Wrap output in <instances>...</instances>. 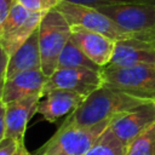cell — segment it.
<instances>
[{
    "label": "cell",
    "instance_id": "cell-1",
    "mask_svg": "<svg viewBox=\"0 0 155 155\" xmlns=\"http://www.w3.org/2000/svg\"><path fill=\"white\" fill-rule=\"evenodd\" d=\"M148 102L124 91L102 85L90 93L85 101L61 124L59 127H82L91 126L105 120H114L119 115Z\"/></svg>",
    "mask_w": 155,
    "mask_h": 155
},
{
    "label": "cell",
    "instance_id": "cell-2",
    "mask_svg": "<svg viewBox=\"0 0 155 155\" xmlns=\"http://www.w3.org/2000/svg\"><path fill=\"white\" fill-rule=\"evenodd\" d=\"M71 38V27L57 10L47 12L39 25V48L41 56V70L48 78L58 64V58Z\"/></svg>",
    "mask_w": 155,
    "mask_h": 155
},
{
    "label": "cell",
    "instance_id": "cell-3",
    "mask_svg": "<svg viewBox=\"0 0 155 155\" xmlns=\"http://www.w3.org/2000/svg\"><path fill=\"white\" fill-rule=\"evenodd\" d=\"M111 121L105 120L82 127H58L36 155H82L97 142Z\"/></svg>",
    "mask_w": 155,
    "mask_h": 155
},
{
    "label": "cell",
    "instance_id": "cell-4",
    "mask_svg": "<svg viewBox=\"0 0 155 155\" xmlns=\"http://www.w3.org/2000/svg\"><path fill=\"white\" fill-rule=\"evenodd\" d=\"M103 85L124 91L128 94L155 101V65L110 67L101 70Z\"/></svg>",
    "mask_w": 155,
    "mask_h": 155
},
{
    "label": "cell",
    "instance_id": "cell-5",
    "mask_svg": "<svg viewBox=\"0 0 155 155\" xmlns=\"http://www.w3.org/2000/svg\"><path fill=\"white\" fill-rule=\"evenodd\" d=\"M124 30L139 39L155 40V4L131 2L96 7Z\"/></svg>",
    "mask_w": 155,
    "mask_h": 155
},
{
    "label": "cell",
    "instance_id": "cell-6",
    "mask_svg": "<svg viewBox=\"0 0 155 155\" xmlns=\"http://www.w3.org/2000/svg\"><path fill=\"white\" fill-rule=\"evenodd\" d=\"M56 10L63 15L70 27H80L91 31H96L115 41L137 38L134 34L120 28L113 19L98 11L96 7L62 0Z\"/></svg>",
    "mask_w": 155,
    "mask_h": 155
},
{
    "label": "cell",
    "instance_id": "cell-7",
    "mask_svg": "<svg viewBox=\"0 0 155 155\" xmlns=\"http://www.w3.org/2000/svg\"><path fill=\"white\" fill-rule=\"evenodd\" d=\"M103 85L101 70L87 68H62L47 78L42 96L52 90H67L87 97Z\"/></svg>",
    "mask_w": 155,
    "mask_h": 155
},
{
    "label": "cell",
    "instance_id": "cell-8",
    "mask_svg": "<svg viewBox=\"0 0 155 155\" xmlns=\"http://www.w3.org/2000/svg\"><path fill=\"white\" fill-rule=\"evenodd\" d=\"M154 124L155 102H148L115 117L109 128L127 147L136 137L147 131Z\"/></svg>",
    "mask_w": 155,
    "mask_h": 155
},
{
    "label": "cell",
    "instance_id": "cell-9",
    "mask_svg": "<svg viewBox=\"0 0 155 155\" xmlns=\"http://www.w3.org/2000/svg\"><path fill=\"white\" fill-rule=\"evenodd\" d=\"M150 64L155 65V40L130 38L115 42V50L110 67H134Z\"/></svg>",
    "mask_w": 155,
    "mask_h": 155
},
{
    "label": "cell",
    "instance_id": "cell-10",
    "mask_svg": "<svg viewBox=\"0 0 155 155\" xmlns=\"http://www.w3.org/2000/svg\"><path fill=\"white\" fill-rule=\"evenodd\" d=\"M70 40L101 68L110 63L115 50V40L80 27H71Z\"/></svg>",
    "mask_w": 155,
    "mask_h": 155
},
{
    "label": "cell",
    "instance_id": "cell-11",
    "mask_svg": "<svg viewBox=\"0 0 155 155\" xmlns=\"http://www.w3.org/2000/svg\"><path fill=\"white\" fill-rule=\"evenodd\" d=\"M47 76L41 69H31L16 74L5 80L1 101L7 104L10 102L21 101L33 96H41L44 92Z\"/></svg>",
    "mask_w": 155,
    "mask_h": 155
},
{
    "label": "cell",
    "instance_id": "cell-12",
    "mask_svg": "<svg viewBox=\"0 0 155 155\" xmlns=\"http://www.w3.org/2000/svg\"><path fill=\"white\" fill-rule=\"evenodd\" d=\"M41 96H33L6 104L5 111V137L18 143H24V134L28 121L36 113Z\"/></svg>",
    "mask_w": 155,
    "mask_h": 155
},
{
    "label": "cell",
    "instance_id": "cell-13",
    "mask_svg": "<svg viewBox=\"0 0 155 155\" xmlns=\"http://www.w3.org/2000/svg\"><path fill=\"white\" fill-rule=\"evenodd\" d=\"M85 98V96L73 91L52 90L41 97L38 103L36 113H39L44 120L56 122L59 117L71 114Z\"/></svg>",
    "mask_w": 155,
    "mask_h": 155
},
{
    "label": "cell",
    "instance_id": "cell-14",
    "mask_svg": "<svg viewBox=\"0 0 155 155\" xmlns=\"http://www.w3.org/2000/svg\"><path fill=\"white\" fill-rule=\"evenodd\" d=\"M41 69V56L39 48V29L35 30L31 36L10 56L5 80L15 76L18 73Z\"/></svg>",
    "mask_w": 155,
    "mask_h": 155
},
{
    "label": "cell",
    "instance_id": "cell-15",
    "mask_svg": "<svg viewBox=\"0 0 155 155\" xmlns=\"http://www.w3.org/2000/svg\"><path fill=\"white\" fill-rule=\"evenodd\" d=\"M45 15L46 13L42 12H31V15L28 17L23 25H21L18 29H16L12 34H10L6 39L0 42V45L5 48L8 56L16 52L31 36V34L39 29V25Z\"/></svg>",
    "mask_w": 155,
    "mask_h": 155
},
{
    "label": "cell",
    "instance_id": "cell-16",
    "mask_svg": "<svg viewBox=\"0 0 155 155\" xmlns=\"http://www.w3.org/2000/svg\"><path fill=\"white\" fill-rule=\"evenodd\" d=\"M62 68H87L93 70H102V68L93 63L71 40L67 42L59 54L57 69Z\"/></svg>",
    "mask_w": 155,
    "mask_h": 155
},
{
    "label": "cell",
    "instance_id": "cell-17",
    "mask_svg": "<svg viewBox=\"0 0 155 155\" xmlns=\"http://www.w3.org/2000/svg\"><path fill=\"white\" fill-rule=\"evenodd\" d=\"M126 145L108 127L97 142L82 155H125Z\"/></svg>",
    "mask_w": 155,
    "mask_h": 155
},
{
    "label": "cell",
    "instance_id": "cell-18",
    "mask_svg": "<svg viewBox=\"0 0 155 155\" xmlns=\"http://www.w3.org/2000/svg\"><path fill=\"white\" fill-rule=\"evenodd\" d=\"M30 15L31 12L28 8L16 1L6 19L0 24V42L6 39L10 34H12L16 29H18L21 25H23Z\"/></svg>",
    "mask_w": 155,
    "mask_h": 155
},
{
    "label": "cell",
    "instance_id": "cell-19",
    "mask_svg": "<svg viewBox=\"0 0 155 155\" xmlns=\"http://www.w3.org/2000/svg\"><path fill=\"white\" fill-rule=\"evenodd\" d=\"M125 155H155V124L126 147Z\"/></svg>",
    "mask_w": 155,
    "mask_h": 155
},
{
    "label": "cell",
    "instance_id": "cell-20",
    "mask_svg": "<svg viewBox=\"0 0 155 155\" xmlns=\"http://www.w3.org/2000/svg\"><path fill=\"white\" fill-rule=\"evenodd\" d=\"M21 5L28 8L30 12H42L47 13L61 4L62 0H17Z\"/></svg>",
    "mask_w": 155,
    "mask_h": 155
},
{
    "label": "cell",
    "instance_id": "cell-21",
    "mask_svg": "<svg viewBox=\"0 0 155 155\" xmlns=\"http://www.w3.org/2000/svg\"><path fill=\"white\" fill-rule=\"evenodd\" d=\"M71 2L98 7L103 5H115V4H131V2H144V4H155V0H68Z\"/></svg>",
    "mask_w": 155,
    "mask_h": 155
},
{
    "label": "cell",
    "instance_id": "cell-22",
    "mask_svg": "<svg viewBox=\"0 0 155 155\" xmlns=\"http://www.w3.org/2000/svg\"><path fill=\"white\" fill-rule=\"evenodd\" d=\"M21 143H18L17 140L5 137L1 142H0V155H15L18 145Z\"/></svg>",
    "mask_w": 155,
    "mask_h": 155
},
{
    "label": "cell",
    "instance_id": "cell-23",
    "mask_svg": "<svg viewBox=\"0 0 155 155\" xmlns=\"http://www.w3.org/2000/svg\"><path fill=\"white\" fill-rule=\"evenodd\" d=\"M8 59H10V56L7 54L5 48L0 45V82L5 81V75H6Z\"/></svg>",
    "mask_w": 155,
    "mask_h": 155
},
{
    "label": "cell",
    "instance_id": "cell-24",
    "mask_svg": "<svg viewBox=\"0 0 155 155\" xmlns=\"http://www.w3.org/2000/svg\"><path fill=\"white\" fill-rule=\"evenodd\" d=\"M17 0H0V24L6 19Z\"/></svg>",
    "mask_w": 155,
    "mask_h": 155
},
{
    "label": "cell",
    "instance_id": "cell-25",
    "mask_svg": "<svg viewBox=\"0 0 155 155\" xmlns=\"http://www.w3.org/2000/svg\"><path fill=\"white\" fill-rule=\"evenodd\" d=\"M5 111L6 104L0 101V142L5 138Z\"/></svg>",
    "mask_w": 155,
    "mask_h": 155
},
{
    "label": "cell",
    "instance_id": "cell-26",
    "mask_svg": "<svg viewBox=\"0 0 155 155\" xmlns=\"http://www.w3.org/2000/svg\"><path fill=\"white\" fill-rule=\"evenodd\" d=\"M15 155H31V154L25 149L24 143H21V144L18 145V148H17V150H16Z\"/></svg>",
    "mask_w": 155,
    "mask_h": 155
},
{
    "label": "cell",
    "instance_id": "cell-27",
    "mask_svg": "<svg viewBox=\"0 0 155 155\" xmlns=\"http://www.w3.org/2000/svg\"><path fill=\"white\" fill-rule=\"evenodd\" d=\"M4 82H5V81L0 82V101H1V98H2V90H4Z\"/></svg>",
    "mask_w": 155,
    "mask_h": 155
}]
</instances>
